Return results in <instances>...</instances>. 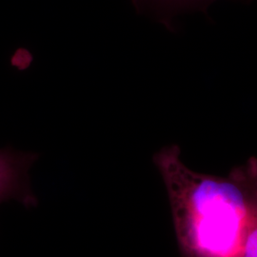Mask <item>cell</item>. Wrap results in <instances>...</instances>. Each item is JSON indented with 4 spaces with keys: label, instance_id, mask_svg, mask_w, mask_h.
<instances>
[{
    "label": "cell",
    "instance_id": "3957f363",
    "mask_svg": "<svg viewBox=\"0 0 257 257\" xmlns=\"http://www.w3.org/2000/svg\"><path fill=\"white\" fill-rule=\"evenodd\" d=\"M213 1L214 0H133V3L138 10L150 5H156L169 10L196 8L205 11Z\"/></svg>",
    "mask_w": 257,
    "mask_h": 257
},
{
    "label": "cell",
    "instance_id": "6da1fadb",
    "mask_svg": "<svg viewBox=\"0 0 257 257\" xmlns=\"http://www.w3.org/2000/svg\"><path fill=\"white\" fill-rule=\"evenodd\" d=\"M154 162L165 184L180 257H241L257 224V160L227 176L196 173L180 148H163Z\"/></svg>",
    "mask_w": 257,
    "mask_h": 257
},
{
    "label": "cell",
    "instance_id": "277c9868",
    "mask_svg": "<svg viewBox=\"0 0 257 257\" xmlns=\"http://www.w3.org/2000/svg\"><path fill=\"white\" fill-rule=\"evenodd\" d=\"M241 257H257V224L248 232Z\"/></svg>",
    "mask_w": 257,
    "mask_h": 257
},
{
    "label": "cell",
    "instance_id": "7a4b0ae2",
    "mask_svg": "<svg viewBox=\"0 0 257 257\" xmlns=\"http://www.w3.org/2000/svg\"><path fill=\"white\" fill-rule=\"evenodd\" d=\"M37 159L35 153L0 149V204L14 200L26 209L38 206L30 178V170Z\"/></svg>",
    "mask_w": 257,
    "mask_h": 257
}]
</instances>
